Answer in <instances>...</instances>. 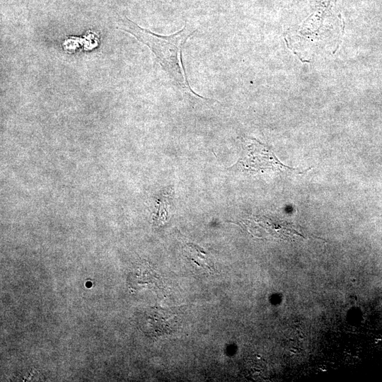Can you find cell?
Returning a JSON list of instances; mask_svg holds the SVG:
<instances>
[{
  "mask_svg": "<svg viewBox=\"0 0 382 382\" xmlns=\"http://www.w3.org/2000/svg\"><path fill=\"white\" fill-rule=\"evenodd\" d=\"M121 28L134 35L155 54L158 62L166 71L175 84L184 91L200 98H205L195 93L189 85L182 62V49L187 40L196 31L187 24L178 32L170 35H160L139 27L126 18Z\"/></svg>",
  "mask_w": 382,
  "mask_h": 382,
  "instance_id": "obj_1",
  "label": "cell"
},
{
  "mask_svg": "<svg viewBox=\"0 0 382 382\" xmlns=\"http://www.w3.org/2000/svg\"><path fill=\"white\" fill-rule=\"evenodd\" d=\"M242 153L231 169L255 173L266 170L298 171V168L283 164L269 146L250 137L242 138Z\"/></svg>",
  "mask_w": 382,
  "mask_h": 382,
  "instance_id": "obj_2",
  "label": "cell"
}]
</instances>
